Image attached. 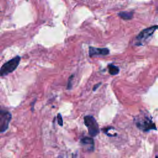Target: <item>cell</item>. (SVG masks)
<instances>
[{
	"label": "cell",
	"instance_id": "9c48e42d",
	"mask_svg": "<svg viewBox=\"0 0 158 158\" xmlns=\"http://www.w3.org/2000/svg\"><path fill=\"white\" fill-rule=\"evenodd\" d=\"M108 69H109V72L110 75H117L119 72V69L117 66L113 64L108 65Z\"/></svg>",
	"mask_w": 158,
	"mask_h": 158
},
{
	"label": "cell",
	"instance_id": "8fae6325",
	"mask_svg": "<svg viewBox=\"0 0 158 158\" xmlns=\"http://www.w3.org/2000/svg\"><path fill=\"white\" fill-rule=\"evenodd\" d=\"M57 122H58V124L60 125V126H62L63 125V120H62V117L60 115V113H59L57 114Z\"/></svg>",
	"mask_w": 158,
	"mask_h": 158
},
{
	"label": "cell",
	"instance_id": "277c9868",
	"mask_svg": "<svg viewBox=\"0 0 158 158\" xmlns=\"http://www.w3.org/2000/svg\"><path fill=\"white\" fill-rule=\"evenodd\" d=\"M136 127L144 132L149 131L152 130H156V127L152 120L148 117H144L137 120L136 122Z\"/></svg>",
	"mask_w": 158,
	"mask_h": 158
},
{
	"label": "cell",
	"instance_id": "4fadbf2b",
	"mask_svg": "<svg viewBox=\"0 0 158 158\" xmlns=\"http://www.w3.org/2000/svg\"><path fill=\"white\" fill-rule=\"evenodd\" d=\"M156 158H158V156H156Z\"/></svg>",
	"mask_w": 158,
	"mask_h": 158
},
{
	"label": "cell",
	"instance_id": "8992f818",
	"mask_svg": "<svg viewBox=\"0 0 158 158\" xmlns=\"http://www.w3.org/2000/svg\"><path fill=\"white\" fill-rule=\"evenodd\" d=\"M109 54V50L107 48H101L90 46L89 48V56L93 57L94 56H106Z\"/></svg>",
	"mask_w": 158,
	"mask_h": 158
},
{
	"label": "cell",
	"instance_id": "3957f363",
	"mask_svg": "<svg viewBox=\"0 0 158 158\" xmlns=\"http://www.w3.org/2000/svg\"><path fill=\"white\" fill-rule=\"evenodd\" d=\"M84 123L88 128V133L91 136H96L99 133V125L96 119L91 115H86L84 117Z\"/></svg>",
	"mask_w": 158,
	"mask_h": 158
},
{
	"label": "cell",
	"instance_id": "ba28073f",
	"mask_svg": "<svg viewBox=\"0 0 158 158\" xmlns=\"http://www.w3.org/2000/svg\"><path fill=\"white\" fill-rule=\"evenodd\" d=\"M133 12L124 11V12H119L118 14V15L124 20H129L133 17Z\"/></svg>",
	"mask_w": 158,
	"mask_h": 158
},
{
	"label": "cell",
	"instance_id": "6da1fadb",
	"mask_svg": "<svg viewBox=\"0 0 158 158\" xmlns=\"http://www.w3.org/2000/svg\"><path fill=\"white\" fill-rule=\"evenodd\" d=\"M20 59L21 57L19 56H17L4 63L0 69V77L7 75L10 73L14 72L18 67Z\"/></svg>",
	"mask_w": 158,
	"mask_h": 158
},
{
	"label": "cell",
	"instance_id": "7a4b0ae2",
	"mask_svg": "<svg viewBox=\"0 0 158 158\" xmlns=\"http://www.w3.org/2000/svg\"><path fill=\"white\" fill-rule=\"evenodd\" d=\"M157 28L158 25H154L143 30L135 38L136 44L138 46L143 45L154 34Z\"/></svg>",
	"mask_w": 158,
	"mask_h": 158
},
{
	"label": "cell",
	"instance_id": "52a82bcc",
	"mask_svg": "<svg viewBox=\"0 0 158 158\" xmlns=\"http://www.w3.org/2000/svg\"><path fill=\"white\" fill-rule=\"evenodd\" d=\"M80 142L83 146L86 148V150L90 151H93L94 147V143L93 138L89 137H84L81 139Z\"/></svg>",
	"mask_w": 158,
	"mask_h": 158
},
{
	"label": "cell",
	"instance_id": "7c38bea8",
	"mask_svg": "<svg viewBox=\"0 0 158 158\" xmlns=\"http://www.w3.org/2000/svg\"><path fill=\"white\" fill-rule=\"evenodd\" d=\"M101 83H98V84L95 85L94 86L93 88V91H96V90L98 88V87L101 85Z\"/></svg>",
	"mask_w": 158,
	"mask_h": 158
},
{
	"label": "cell",
	"instance_id": "5b68a950",
	"mask_svg": "<svg viewBox=\"0 0 158 158\" xmlns=\"http://www.w3.org/2000/svg\"><path fill=\"white\" fill-rule=\"evenodd\" d=\"M12 115L8 110L0 108V133L7 130Z\"/></svg>",
	"mask_w": 158,
	"mask_h": 158
},
{
	"label": "cell",
	"instance_id": "30bf717a",
	"mask_svg": "<svg viewBox=\"0 0 158 158\" xmlns=\"http://www.w3.org/2000/svg\"><path fill=\"white\" fill-rule=\"evenodd\" d=\"M73 77H74V75H71V76L69 77V80H68V81H67V87L68 89H70L72 88V80H73Z\"/></svg>",
	"mask_w": 158,
	"mask_h": 158
}]
</instances>
